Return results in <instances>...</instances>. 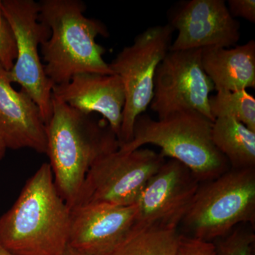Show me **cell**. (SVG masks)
<instances>
[{
    "mask_svg": "<svg viewBox=\"0 0 255 255\" xmlns=\"http://www.w3.org/2000/svg\"><path fill=\"white\" fill-rule=\"evenodd\" d=\"M70 226V207L57 190L46 162L0 217V244L14 255H63Z\"/></svg>",
    "mask_w": 255,
    "mask_h": 255,
    "instance_id": "obj_1",
    "label": "cell"
},
{
    "mask_svg": "<svg viewBox=\"0 0 255 255\" xmlns=\"http://www.w3.org/2000/svg\"><path fill=\"white\" fill-rule=\"evenodd\" d=\"M46 124L47 150L55 187L70 209L97 159L119 150V141L105 119L97 120L52 98Z\"/></svg>",
    "mask_w": 255,
    "mask_h": 255,
    "instance_id": "obj_2",
    "label": "cell"
},
{
    "mask_svg": "<svg viewBox=\"0 0 255 255\" xmlns=\"http://www.w3.org/2000/svg\"><path fill=\"white\" fill-rule=\"evenodd\" d=\"M38 19L50 30V36L40 46L47 77L58 85L80 73L114 75L98 44V36L108 37L102 21L86 17L87 7L80 0H43Z\"/></svg>",
    "mask_w": 255,
    "mask_h": 255,
    "instance_id": "obj_3",
    "label": "cell"
},
{
    "mask_svg": "<svg viewBox=\"0 0 255 255\" xmlns=\"http://www.w3.org/2000/svg\"><path fill=\"white\" fill-rule=\"evenodd\" d=\"M214 122L194 110H182L154 120L147 114L137 117L131 141L119 147L131 152L146 144L161 149L169 157L184 164L200 183L219 177L229 170L227 159L212 140Z\"/></svg>",
    "mask_w": 255,
    "mask_h": 255,
    "instance_id": "obj_4",
    "label": "cell"
},
{
    "mask_svg": "<svg viewBox=\"0 0 255 255\" xmlns=\"http://www.w3.org/2000/svg\"><path fill=\"white\" fill-rule=\"evenodd\" d=\"M255 222V168L228 170L201 184L182 224L206 241L227 236L241 223Z\"/></svg>",
    "mask_w": 255,
    "mask_h": 255,
    "instance_id": "obj_5",
    "label": "cell"
},
{
    "mask_svg": "<svg viewBox=\"0 0 255 255\" xmlns=\"http://www.w3.org/2000/svg\"><path fill=\"white\" fill-rule=\"evenodd\" d=\"M174 31L169 23L147 28L110 64L111 70L123 82L125 91L120 146L131 141L137 117L152 102L156 70L170 50Z\"/></svg>",
    "mask_w": 255,
    "mask_h": 255,
    "instance_id": "obj_6",
    "label": "cell"
},
{
    "mask_svg": "<svg viewBox=\"0 0 255 255\" xmlns=\"http://www.w3.org/2000/svg\"><path fill=\"white\" fill-rule=\"evenodd\" d=\"M164 161L160 153L141 147L102 156L89 169L73 207L92 203L135 205Z\"/></svg>",
    "mask_w": 255,
    "mask_h": 255,
    "instance_id": "obj_7",
    "label": "cell"
},
{
    "mask_svg": "<svg viewBox=\"0 0 255 255\" xmlns=\"http://www.w3.org/2000/svg\"><path fill=\"white\" fill-rule=\"evenodd\" d=\"M1 10L14 31L17 57L9 71L11 83H17L39 107L46 124L53 113V82L45 73L40 46L50 36V28L38 19L39 4L33 0H1Z\"/></svg>",
    "mask_w": 255,
    "mask_h": 255,
    "instance_id": "obj_8",
    "label": "cell"
},
{
    "mask_svg": "<svg viewBox=\"0 0 255 255\" xmlns=\"http://www.w3.org/2000/svg\"><path fill=\"white\" fill-rule=\"evenodd\" d=\"M214 85L201 63V49L169 51L156 70L150 107L163 119L182 110H194L214 122L210 94Z\"/></svg>",
    "mask_w": 255,
    "mask_h": 255,
    "instance_id": "obj_9",
    "label": "cell"
},
{
    "mask_svg": "<svg viewBox=\"0 0 255 255\" xmlns=\"http://www.w3.org/2000/svg\"><path fill=\"white\" fill-rule=\"evenodd\" d=\"M200 185L184 164L173 159L164 161L135 204L136 216L131 231L151 227L177 229Z\"/></svg>",
    "mask_w": 255,
    "mask_h": 255,
    "instance_id": "obj_10",
    "label": "cell"
},
{
    "mask_svg": "<svg viewBox=\"0 0 255 255\" xmlns=\"http://www.w3.org/2000/svg\"><path fill=\"white\" fill-rule=\"evenodd\" d=\"M169 24L177 30L170 51L230 48L241 38V24L230 14L223 0H189L179 2Z\"/></svg>",
    "mask_w": 255,
    "mask_h": 255,
    "instance_id": "obj_11",
    "label": "cell"
},
{
    "mask_svg": "<svg viewBox=\"0 0 255 255\" xmlns=\"http://www.w3.org/2000/svg\"><path fill=\"white\" fill-rule=\"evenodd\" d=\"M136 205L92 203L70 209L68 246L87 255H109L131 231Z\"/></svg>",
    "mask_w": 255,
    "mask_h": 255,
    "instance_id": "obj_12",
    "label": "cell"
},
{
    "mask_svg": "<svg viewBox=\"0 0 255 255\" xmlns=\"http://www.w3.org/2000/svg\"><path fill=\"white\" fill-rule=\"evenodd\" d=\"M52 96L82 113L100 114L119 140L126 95L118 75L78 74L65 83L54 85Z\"/></svg>",
    "mask_w": 255,
    "mask_h": 255,
    "instance_id": "obj_13",
    "label": "cell"
},
{
    "mask_svg": "<svg viewBox=\"0 0 255 255\" xmlns=\"http://www.w3.org/2000/svg\"><path fill=\"white\" fill-rule=\"evenodd\" d=\"M0 139L7 149L29 148L46 153V124L39 107L24 90H14L9 71L1 64Z\"/></svg>",
    "mask_w": 255,
    "mask_h": 255,
    "instance_id": "obj_14",
    "label": "cell"
},
{
    "mask_svg": "<svg viewBox=\"0 0 255 255\" xmlns=\"http://www.w3.org/2000/svg\"><path fill=\"white\" fill-rule=\"evenodd\" d=\"M201 63L217 92L255 88L254 40L233 48H203Z\"/></svg>",
    "mask_w": 255,
    "mask_h": 255,
    "instance_id": "obj_15",
    "label": "cell"
},
{
    "mask_svg": "<svg viewBox=\"0 0 255 255\" xmlns=\"http://www.w3.org/2000/svg\"><path fill=\"white\" fill-rule=\"evenodd\" d=\"M212 140L232 169L255 168V132L241 122L231 117L215 119Z\"/></svg>",
    "mask_w": 255,
    "mask_h": 255,
    "instance_id": "obj_16",
    "label": "cell"
},
{
    "mask_svg": "<svg viewBox=\"0 0 255 255\" xmlns=\"http://www.w3.org/2000/svg\"><path fill=\"white\" fill-rule=\"evenodd\" d=\"M178 229L151 227L131 231L109 255H177Z\"/></svg>",
    "mask_w": 255,
    "mask_h": 255,
    "instance_id": "obj_17",
    "label": "cell"
},
{
    "mask_svg": "<svg viewBox=\"0 0 255 255\" xmlns=\"http://www.w3.org/2000/svg\"><path fill=\"white\" fill-rule=\"evenodd\" d=\"M209 107L214 120L231 117L255 132V98L247 90L217 92L210 97Z\"/></svg>",
    "mask_w": 255,
    "mask_h": 255,
    "instance_id": "obj_18",
    "label": "cell"
},
{
    "mask_svg": "<svg viewBox=\"0 0 255 255\" xmlns=\"http://www.w3.org/2000/svg\"><path fill=\"white\" fill-rule=\"evenodd\" d=\"M255 242L254 233L236 229L215 245L219 255H253Z\"/></svg>",
    "mask_w": 255,
    "mask_h": 255,
    "instance_id": "obj_19",
    "label": "cell"
},
{
    "mask_svg": "<svg viewBox=\"0 0 255 255\" xmlns=\"http://www.w3.org/2000/svg\"><path fill=\"white\" fill-rule=\"evenodd\" d=\"M17 48L14 31L1 10L0 0V64L8 71L14 66Z\"/></svg>",
    "mask_w": 255,
    "mask_h": 255,
    "instance_id": "obj_20",
    "label": "cell"
},
{
    "mask_svg": "<svg viewBox=\"0 0 255 255\" xmlns=\"http://www.w3.org/2000/svg\"><path fill=\"white\" fill-rule=\"evenodd\" d=\"M177 255H219L212 242L181 235Z\"/></svg>",
    "mask_w": 255,
    "mask_h": 255,
    "instance_id": "obj_21",
    "label": "cell"
},
{
    "mask_svg": "<svg viewBox=\"0 0 255 255\" xmlns=\"http://www.w3.org/2000/svg\"><path fill=\"white\" fill-rule=\"evenodd\" d=\"M227 6L233 18L241 17L255 23V0H229Z\"/></svg>",
    "mask_w": 255,
    "mask_h": 255,
    "instance_id": "obj_22",
    "label": "cell"
},
{
    "mask_svg": "<svg viewBox=\"0 0 255 255\" xmlns=\"http://www.w3.org/2000/svg\"><path fill=\"white\" fill-rule=\"evenodd\" d=\"M63 255H87L85 254H83V253H80V252L75 251L73 248H70V246H68L67 248L66 251H65V253H64Z\"/></svg>",
    "mask_w": 255,
    "mask_h": 255,
    "instance_id": "obj_23",
    "label": "cell"
},
{
    "mask_svg": "<svg viewBox=\"0 0 255 255\" xmlns=\"http://www.w3.org/2000/svg\"><path fill=\"white\" fill-rule=\"evenodd\" d=\"M6 150H7V148L5 146L4 142L0 139V160H1L3 157H4Z\"/></svg>",
    "mask_w": 255,
    "mask_h": 255,
    "instance_id": "obj_24",
    "label": "cell"
},
{
    "mask_svg": "<svg viewBox=\"0 0 255 255\" xmlns=\"http://www.w3.org/2000/svg\"><path fill=\"white\" fill-rule=\"evenodd\" d=\"M0 255H14L12 253L8 251L6 248H4L1 244H0Z\"/></svg>",
    "mask_w": 255,
    "mask_h": 255,
    "instance_id": "obj_25",
    "label": "cell"
}]
</instances>
